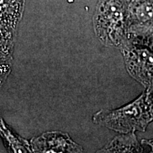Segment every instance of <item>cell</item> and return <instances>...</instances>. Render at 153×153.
<instances>
[{"label":"cell","mask_w":153,"mask_h":153,"mask_svg":"<svg viewBox=\"0 0 153 153\" xmlns=\"http://www.w3.org/2000/svg\"><path fill=\"white\" fill-rule=\"evenodd\" d=\"M97 125L119 133L145 131L153 120V105L150 92L145 91L135 100L116 109H103L94 114Z\"/></svg>","instance_id":"1"},{"label":"cell","mask_w":153,"mask_h":153,"mask_svg":"<svg viewBox=\"0 0 153 153\" xmlns=\"http://www.w3.org/2000/svg\"><path fill=\"white\" fill-rule=\"evenodd\" d=\"M93 25L96 36L103 45L120 48L128 36L126 6L118 0H99Z\"/></svg>","instance_id":"2"},{"label":"cell","mask_w":153,"mask_h":153,"mask_svg":"<svg viewBox=\"0 0 153 153\" xmlns=\"http://www.w3.org/2000/svg\"><path fill=\"white\" fill-rule=\"evenodd\" d=\"M120 48L130 75L150 87L153 81V53L128 38Z\"/></svg>","instance_id":"3"},{"label":"cell","mask_w":153,"mask_h":153,"mask_svg":"<svg viewBox=\"0 0 153 153\" xmlns=\"http://www.w3.org/2000/svg\"><path fill=\"white\" fill-rule=\"evenodd\" d=\"M35 152H82L83 148L76 143L68 133L51 132L43 134L32 140Z\"/></svg>","instance_id":"4"},{"label":"cell","mask_w":153,"mask_h":153,"mask_svg":"<svg viewBox=\"0 0 153 153\" xmlns=\"http://www.w3.org/2000/svg\"><path fill=\"white\" fill-rule=\"evenodd\" d=\"M143 148L137 140L135 132L121 133L116 136L97 152H140Z\"/></svg>","instance_id":"5"},{"label":"cell","mask_w":153,"mask_h":153,"mask_svg":"<svg viewBox=\"0 0 153 153\" xmlns=\"http://www.w3.org/2000/svg\"><path fill=\"white\" fill-rule=\"evenodd\" d=\"M142 144H145L146 145L150 146L151 149H152L153 152V139L152 140H142Z\"/></svg>","instance_id":"6"},{"label":"cell","mask_w":153,"mask_h":153,"mask_svg":"<svg viewBox=\"0 0 153 153\" xmlns=\"http://www.w3.org/2000/svg\"><path fill=\"white\" fill-rule=\"evenodd\" d=\"M118 1H120V2L123 3V4H125L126 6H127L130 2H131L132 0H118Z\"/></svg>","instance_id":"7"}]
</instances>
